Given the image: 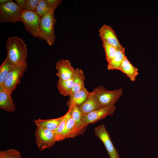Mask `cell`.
I'll use <instances>...</instances> for the list:
<instances>
[{"mask_svg":"<svg viewBox=\"0 0 158 158\" xmlns=\"http://www.w3.org/2000/svg\"><path fill=\"white\" fill-rule=\"evenodd\" d=\"M120 71L125 73L130 80L134 81L138 75V69L131 63L126 55L122 62Z\"/></svg>","mask_w":158,"mask_h":158,"instance_id":"14","label":"cell"},{"mask_svg":"<svg viewBox=\"0 0 158 158\" xmlns=\"http://www.w3.org/2000/svg\"><path fill=\"white\" fill-rule=\"evenodd\" d=\"M8 60L15 65L27 63L28 49L24 41L17 36L8 38L6 45Z\"/></svg>","mask_w":158,"mask_h":158,"instance_id":"1","label":"cell"},{"mask_svg":"<svg viewBox=\"0 0 158 158\" xmlns=\"http://www.w3.org/2000/svg\"><path fill=\"white\" fill-rule=\"evenodd\" d=\"M27 67V63L15 65L8 74L3 85L0 87L1 88L11 94L20 82Z\"/></svg>","mask_w":158,"mask_h":158,"instance_id":"6","label":"cell"},{"mask_svg":"<svg viewBox=\"0 0 158 158\" xmlns=\"http://www.w3.org/2000/svg\"><path fill=\"white\" fill-rule=\"evenodd\" d=\"M79 134H81L80 131L71 116L67 122L60 141L66 138H74Z\"/></svg>","mask_w":158,"mask_h":158,"instance_id":"15","label":"cell"},{"mask_svg":"<svg viewBox=\"0 0 158 158\" xmlns=\"http://www.w3.org/2000/svg\"><path fill=\"white\" fill-rule=\"evenodd\" d=\"M20 22L25 29L34 37L41 40L44 37L40 28V18L35 11L22 9L20 14Z\"/></svg>","mask_w":158,"mask_h":158,"instance_id":"2","label":"cell"},{"mask_svg":"<svg viewBox=\"0 0 158 158\" xmlns=\"http://www.w3.org/2000/svg\"><path fill=\"white\" fill-rule=\"evenodd\" d=\"M15 65L6 58L0 66V87L4 83L8 74Z\"/></svg>","mask_w":158,"mask_h":158,"instance_id":"22","label":"cell"},{"mask_svg":"<svg viewBox=\"0 0 158 158\" xmlns=\"http://www.w3.org/2000/svg\"><path fill=\"white\" fill-rule=\"evenodd\" d=\"M40 0H26L24 10L35 11Z\"/></svg>","mask_w":158,"mask_h":158,"instance_id":"27","label":"cell"},{"mask_svg":"<svg viewBox=\"0 0 158 158\" xmlns=\"http://www.w3.org/2000/svg\"><path fill=\"white\" fill-rule=\"evenodd\" d=\"M20 158H21V157Z\"/></svg>","mask_w":158,"mask_h":158,"instance_id":"31","label":"cell"},{"mask_svg":"<svg viewBox=\"0 0 158 158\" xmlns=\"http://www.w3.org/2000/svg\"><path fill=\"white\" fill-rule=\"evenodd\" d=\"M68 107L69 109L68 111L63 115V119L55 130L56 135L57 141H60V139L65 129L67 122L71 116L72 106H70Z\"/></svg>","mask_w":158,"mask_h":158,"instance_id":"23","label":"cell"},{"mask_svg":"<svg viewBox=\"0 0 158 158\" xmlns=\"http://www.w3.org/2000/svg\"><path fill=\"white\" fill-rule=\"evenodd\" d=\"M40 18V28L44 40L51 46L54 44L56 39L54 27L57 21L54 12L50 11Z\"/></svg>","mask_w":158,"mask_h":158,"instance_id":"4","label":"cell"},{"mask_svg":"<svg viewBox=\"0 0 158 158\" xmlns=\"http://www.w3.org/2000/svg\"><path fill=\"white\" fill-rule=\"evenodd\" d=\"M50 11L46 0H40L35 11L41 17Z\"/></svg>","mask_w":158,"mask_h":158,"instance_id":"25","label":"cell"},{"mask_svg":"<svg viewBox=\"0 0 158 158\" xmlns=\"http://www.w3.org/2000/svg\"><path fill=\"white\" fill-rule=\"evenodd\" d=\"M95 134L102 141L110 158H119L118 151L110 138V135L104 124L96 127Z\"/></svg>","mask_w":158,"mask_h":158,"instance_id":"9","label":"cell"},{"mask_svg":"<svg viewBox=\"0 0 158 158\" xmlns=\"http://www.w3.org/2000/svg\"><path fill=\"white\" fill-rule=\"evenodd\" d=\"M51 11L54 12L59 6L62 1L61 0H46Z\"/></svg>","mask_w":158,"mask_h":158,"instance_id":"28","label":"cell"},{"mask_svg":"<svg viewBox=\"0 0 158 158\" xmlns=\"http://www.w3.org/2000/svg\"><path fill=\"white\" fill-rule=\"evenodd\" d=\"M21 9L16 3L10 0L5 4L0 5V22L15 23L20 21Z\"/></svg>","mask_w":158,"mask_h":158,"instance_id":"5","label":"cell"},{"mask_svg":"<svg viewBox=\"0 0 158 158\" xmlns=\"http://www.w3.org/2000/svg\"><path fill=\"white\" fill-rule=\"evenodd\" d=\"M98 31L99 36L102 42H106L118 49L124 47L119 42L114 31L110 26L104 24Z\"/></svg>","mask_w":158,"mask_h":158,"instance_id":"10","label":"cell"},{"mask_svg":"<svg viewBox=\"0 0 158 158\" xmlns=\"http://www.w3.org/2000/svg\"><path fill=\"white\" fill-rule=\"evenodd\" d=\"M125 54V49H117L116 54L109 62L108 63L107 68L109 70H118L120 68Z\"/></svg>","mask_w":158,"mask_h":158,"instance_id":"18","label":"cell"},{"mask_svg":"<svg viewBox=\"0 0 158 158\" xmlns=\"http://www.w3.org/2000/svg\"><path fill=\"white\" fill-rule=\"evenodd\" d=\"M81 115L78 106H72L71 116L79 128L81 134L83 133L86 127L83 124L81 119Z\"/></svg>","mask_w":158,"mask_h":158,"instance_id":"21","label":"cell"},{"mask_svg":"<svg viewBox=\"0 0 158 158\" xmlns=\"http://www.w3.org/2000/svg\"></svg>","mask_w":158,"mask_h":158,"instance_id":"32","label":"cell"},{"mask_svg":"<svg viewBox=\"0 0 158 158\" xmlns=\"http://www.w3.org/2000/svg\"><path fill=\"white\" fill-rule=\"evenodd\" d=\"M102 43L105 53L106 60L108 63L114 57L118 49L106 42H102Z\"/></svg>","mask_w":158,"mask_h":158,"instance_id":"24","label":"cell"},{"mask_svg":"<svg viewBox=\"0 0 158 158\" xmlns=\"http://www.w3.org/2000/svg\"><path fill=\"white\" fill-rule=\"evenodd\" d=\"M100 108L115 104L123 92L122 89L112 91L107 90L103 86L95 88L92 91Z\"/></svg>","mask_w":158,"mask_h":158,"instance_id":"3","label":"cell"},{"mask_svg":"<svg viewBox=\"0 0 158 158\" xmlns=\"http://www.w3.org/2000/svg\"><path fill=\"white\" fill-rule=\"evenodd\" d=\"M20 152L16 149H11L0 151V158H20Z\"/></svg>","mask_w":158,"mask_h":158,"instance_id":"26","label":"cell"},{"mask_svg":"<svg viewBox=\"0 0 158 158\" xmlns=\"http://www.w3.org/2000/svg\"><path fill=\"white\" fill-rule=\"evenodd\" d=\"M56 68L57 71L56 75L59 77V80H67L74 76L75 69L68 60H59L56 63Z\"/></svg>","mask_w":158,"mask_h":158,"instance_id":"11","label":"cell"},{"mask_svg":"<svg viewBox=\"0 0 158 158\" xmlns=\"http://www.w3.org/2000/svg\"><path fill=\"white\" fill-rule=\"evenodd\" d=\"M11 95L0 88V108L8 112H13L16 109V105Z\"/></svg>","mask_w":158,"mask_h":158,"instance_id":"12","label":"cell"},{"mask_svg":"<svg viewBox=\"0 0 158 158\" xmlns=\"http://www.w3.org/2000/svg\"><path fill=\"white\" fill-rule=\"evenodd\" d=\"M73 78L67 80H58L57 88L60 93L63 95L69 96L71 94L73 87Z\"/></svg>","mask_w":158,"mask_h":158,"instance_id":"20","label":"cell"},{"mask_svg":"<svg viewBox=\"0 0 158 158\" xmlns=\"http://www.w3.org/2000/svg\"><path fill=\"white\" fill-rule=\"evenodd\" d=\"M35 136V143L41 151L51 147L57 142L55 130L37 127Z\"/></svg>","mask_w":158,"mask_h":158,"instance_id":"7","label":"cell"},{"mask_svg":"<svg viewBox=\"0 0 158 158\" xmlns=\"http://www.w3.org/2000/svg\"><path fill=\"white\" fill-rule=\"evenodd\" d=\"M10 0H0V5H4L8 2Z\"/></svg>","mask_w":158,"mask_h":158,"instance_id":"30","label":"cell"},{"mask_svg":"<svg viewBox=\"0 0 158 158\" xmlns=\"http://www.w3.org/2000/svg\"><path fill=\"white\" fill-rule=\"evenodd\" d=\"M85 76L82 70L76 68L73 78V87L71 94L79 92L85 87Z\"/></svg>","mask_w":158,"mask_h":158,"instance_id":"19","label":"cell"},{"mask_svg":"<svg viewBox=\"0 0 158 158\" xmlns=\"http://www.w3.org/2000/svg\"><path fill=\"white\" fill-rule=\"evenodd\" d=\"M26 0H16L15 1L18 5L20 8L24 9Z\"/></svg>","mask_w":158,"mask_h":158,"instance_id":"29","label":"cell"},{"mask_svg":"<svg viewBox=\"0 0 158 158\" xmlns=\"http://www.w3.org/2000/svg\"><path fill=\"white\" fill-rule=\"evenodd\" d=\"M78 106L82 115L86 114L100 108L92 92H90L84 102Z\"/></svg>","mask_w":158,"mask_h":158,"instance_id":"13","label":"cell"},{"mask_svg":"<svg viewBox=\"0 0 158 158\" xmlns=\"http://www.w3.org/2000/svg\"><path fill=\"white\" fill-rule=\"evenodd\" d=\"M90 92L85 87L79 92L71 94L67 103L68 107L82 104L86 100Z\"/></svg>","mask_w":158,"mask_h":158,"instance_id":"17","label":"cell"},{"mask_svg":"<svg viewBox=\"0 0 158 158\" xmlns=\"http://www.w3.org/2000/svg\"><path fill=\"white\" fill-rule=\"evenodd\" d=\"M63 117V116L56 118L42 119L40 118L34 120L37 127L56 130Z\"/></svg>","mask_w":158,"mask_h":158,"instance_id":"16","label":"cell"},{"mask_svg":"<svg viewBox=\"0 0 158 158\" xmlns=\"http://www.w3.org/2000/svg\"><path fill=\"white\" fill-rule=\"evenodd\" d=\"M115 105L100 108L85 114L82 115L81 119L84 126L93 123L105 118L107 116L113 115L115 111Z\"/></svg>","mask_w":158,"mask_h":158,"instance_id":"8","label":"cell"}]
</instances>
